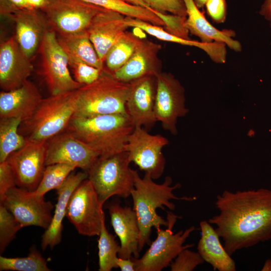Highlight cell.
<instances>
[{"label":"cell","instance_id":"43","mask_svg":"<svg viewBox=\"0 0 271 271\" xmlns=\"http://www.w3.org/2000/svg\"><path fill=\"white\" fill-rule=\"evenodd\" d=\"M13 5L20 8L25 9H32L27 3L26 0H7Z\"/></svg>","mask_w":271,"mask_h":271},{"label":"cell","instance_id":"33","mask_svg":"<svg viewBox=\"0 0 271 271\" xmlns=\"http://www.w3.org/2000/svg\"><path fill=\"white\" fill-rule=\"evenodd\" d=\"M0 270L50 271L46 259L36 249L24 257L0 256Z\"/></svg>","mask_w":271,"mask_h":271},{"label":"cell","instance_id":"7","mask_svg":"<svg viewBox=\"0 0 271 271\" xmlns=\"http://www.w3.org/2000/svg\"><path fill=\"white\" fill-rule=\"evenodd\" d=\"M180 217L168 213V225L166 229L157 228V236L141 258H133L135 271H161L171 262L183 249L193 244L184 245L186 239L196 228L194 226L174 233L173 228Z\"/></svg>","mask_w":271,"mask_h":271},{"label":"cell","instance_id":"14","mask_svg":"<svg viewBox=\"0 0 271 271\" xmlns=\"http://www.w3.org/2000/svg\"><path fill=\"white\" fill-rule=\"evenodd\" d=\"M155 114L164 129L177 134L179 117L188 112L185 106L184 89L180 82L170 74L159 73L156 76Z\"/></svg>","mask_w":271,"mask_h":271},{"label":"cell","instance_id":"1","mask_svg":"<svg viewBox=\"0 0 271 271\" xmlns=\"http://www.w3.org/2000/svg\"><path fill=\"white\" fill-rule=\"evenodd\" d=\"M215 204L219 214L208 221L230 255L271 239V190H225Z\"/></svg>","mask_w":271,"mask_h":271},{"label":"cell","instance_id":"8","mask_svg":"<svg viewBox=\"0 0 271 271\" xmlns=\"http://www.w3.org/2000/svg\"><path fill=\"white\" fill-rule=\"evenodd\" d=\"M40 55L39 74L50 95L77 89L83 85L70 73L68 57L58 42L56 33L48 30L38 49Z\"/></svg>","mask_w":271,"mask_h":271},{"label":"cell","instance_id":"16","mask_svg":"<svg viewBox=\"0 0 271 271\" xmlns=\"http://www.w3.org/2000/svg\"><path fill=\"white\" fill-rule=\"evenodd\" d=\"M99 157L67 130L47 141L46 166L66 164L87 172Z\"/></svg>","mask_w":271,"mask_h":271},{"label":"cell","instance_id":"10","mask_svg":"<svg viewBox=\"0 0 271 271\" xmlns=\"http://www.w3.org/2000/svg\"><path fill=\"white\" fill-rule=\"evenodd\" d=\"M66 217L79 234L89 237L99 235L105 222L103 205L88 179L72 193Z\"/></svg>","mask_w":271,"mask_h":271},{"label":"cell","instance_id":"32","mask_svg":"<svg viewBox=\"0 0 271 271\" xmlns=\"http://www.w3.org/2000/svg\"><path fill=\"white\" fill-rule=\"evenodd\" d=\"M76 168L74 166L62 163L46 166L38 187L32 192L44 196L49 191L56 190Z\"/></svg>","mask_w":271,"mask_h":271},{"label":"cell","instance_id":"17","mask_svg":"<svg viewBox=\"0 0 271 271\" xmlns=\"http://www.w3.org/2000/svg\"><path fill=\"white\" fill-rule=\"evenodd\" d=\"M34 70L31 59L19 45L16 36H12L0 45V87L8 91L21 87Z\"/></svg>","mask_w":271,"mask_h":271},{"label":"cell","instance_id":"44","mask_svg":"<svg viewBox=\"0 0 271 271\" xmlns=\"http://www.w3.org/2000/svg\"><path fill=\"white\" fill-rule=\"evenodd\" d=\"M126 2L132 4L134 6H137L145 8L148 10L154 12L155 14L156 13L153 11L145 3H144L142 0H124ZM157 15V14H156ZM158 16V15H157Z\"/></svg>","mask_w":271,"mask_h":271},{"label":"cell","instance_id":"35","mask_svg":"<svg viewBox=\"0 0 271 271\" xmlns=\"http://www.w3.org/2000/svg\"><path fill=\"white\" fill-rule=\"evenodd\" d=\"M164 22L167 13L187 18V10L183 0H142Z\"/></svg>","mask_w":271,"mask_h":271},{"label":"cell","instance_id":"4","mask_svg":"<svg viewBox=\"0 0 271 271\" xmlns=\"http://www.w3.org/2000/svg\"><path fill=\"white\" fill-rule=\"evenodd\" d=\"M77 103V89L43 98L32 116L22 121L19 132L28 140L47 142L66 130Z\"/></svg>","mask_w":271,"mask_h":271},{"label":"cell","instance_id":"13","mask_svg":"<svg viewBox=\"0 0 271 271\" xmlns=\"http://www.w3.org/2000/svg\"><path fill=\"white\" fill-rule=\"evenodd\" d=\"M40 9L17 7L7 0H1V14L16 24V38L21 48L30 59L38 50L49 30L46 19Z\"/></svg>","mask_w":271,"mask_h":271},{"label":"cell","instance_id":"28","mask_svg":"<svg viewBox=\"0 0 271 271\" xmlns=\"http://www.w3.org/2000/svg\"><path fill=\"white\" fill-rule=\"evenodd\" d=\"M140 36L126 31L107 52L105 70L112 74L130 58L142 40Z\"/></svg>","mask_w":271,"mask_h":271},{"label":"cell","instance_id":"37","mask_svg":"<svg viewBox=\"0 0 271 271\" xmlns=\"http://www.w3.org/2000/svg\"><path fill=\"white\" fill-rule=\"evenodd\" d=\"M204 262L198 252L186 248L179 253L170 266L171 271H192Z\"/></svg>","mask_w":271,"mask_h":271},{"label":"cell","instance_id":"5","mask_svg":"<svg viewBox=\"0 0 271 271\" xmlns=\"http://www.w3.org/2000/svg\"><path fill=\"white\" fill-rule=\"evenodd\" d=\"M131 88V82L120 81L103 70L96 81L77 89V108L74 115L127 114L125 103Z\"/></svg>","mask_w":271,"mask_h":271},{"label":"cell","instance_id":"46","mask_svg":"<svg viewBox=\"0 0 271 271\" xmlns=\"http://www.w3.org/2000/svg\"><path fill=\"white\" fill-rule=\"evenodd\" d=\"M207 1V0H194L195 5L199 9L203 8L205 6Z\"/></svg>","mask_w":271,"mask_h":271},{"label":"cell","instance_id":"23","mask_svg":"<svg viewBox=\"0 0 271 271\" xmlns=\"http://www.w3.org/2000/svg\"><path fill=\"white\" fill-rule=\"evenodd\" d=\"M88 179L87 172L71 173L57 190V202L51 222L42 235L41 247L53 248L58 244L62 238L63 220L66 216L69 199L76 188Z\"/></svg>","mask_w":271,"mask_h":271},{"label":"cell","instance_id":"42","mask_svg":"<svg viewBox=\"0 0 271 271\" xmlns=\"http://www.w3.org/2000/svg\"><path fill=\"white\" fill-rule=\"evenodd\" d=\"M28 5L32 8L41 9L48 3V0H26Z\"/></svg>","mask_w":271,"mask_h":271},{"label":"cell","instance_id":"18","mask_svg":"<svg viewBox=\"0 0 271 271\" xmlns=\"http://www.w3.org/2000/svg\"><path fill=\"white\" fill-rule=\"evenodd\" d=\"M125 17L117 12L103 9L94 17L87 30L103 64L108 51L128 28L125 22Z\"/></svg>","mask_w":271,"mask_h":271},{"label":"cell","instance_id":"27","mask_svg":"<svg viewBox=\"0 0 271 271\" xmlns=\"http://www.w3.org/2000/svg\"><path fill=\"white\" fill-rule=\"evenodd\" d=\"M57 39L68 57L79 60L102 70H104V64L100 61L87 31L58 35Z\"/></svg>","mask_w":271,"mask_h":271},{"label":"cell","instance_id":"12","mask_svg":"<svg viewBox=\"0 0 271 271\" xmlns=\"http://www.w3.org/2000/svg\"><path fill=\"white\" fill-rule=\"evenodd\" d=\"M13 215L22 227L36 226L47 229L53 217L54 206L43 196L18 186L9 189L0 201Z\"/></svg>","mask_w":271,"mask_h":271},{"label":"cell","instance_id":"24","mask_svg":"<svg viewBox=\"0 0 271 271\" xmlns=\"http://www.w3.org/2000/svg\"><path fill=\"white\" fill-rule=\"evenodd\" d=\"M187 10L185 27L189 32L199 37L202 42L223 43L236 52L241 50L240 43L233 37L232 31H220L213 27L195 5L194 0H183Z\"/></svg>","mask_w":271,"mask_h":271},{"label":"cell","instance_id":"6","mask_svg":"<svg viewBox=\"0 0 271 271\" xmlns=\"http://www.w3.org/2000/svg\"><path fill=\"white\" fill-rule=\"evenodd\" d=\"M127 152L109 157H98L87 172L88 179L103 205L110 197L116 195L124 198L131 195L134 188L132 169Z\"/></svg>","mask_w":271,"mask_h":271},{"label":"cell","instance_id":"21","mask_svg":"<svg viewBox=\"0 0 271 271\" xmlns=\"http://www.w3.org/2000/svg\"><path fill=\"white\" fill-rule=\"evenodd\" d=\"M36 85L29 80L21 87L0 92V118H30L43 99Z\"/></svg>","mask_w":271,"mask_h":271},{"label":"cell","instance_id":"40","mask_svg":"<svg viewBox=\"0 0 271 271\" xmlns=\"http://www.w3.org/2000/svg\"><path fill=\"white\" fill-rule=\"evenodd\" d=\"M117 268L121 271H135L134 261L130 258H123L118 256L115 260Z\"/></svg>","mask_w":271,"mask_h":271},{"label":"cell","instance_id":"11","mask_svg":"<svg viewBox=\"0 0 271 271\" xmlns=\"http://www.w3.org/2000/svg\"><path fill=\"white\" fill-rule=\"evenodd\" d=\"M168 144L166 138L150 134L143 127L137 126L128 138L124 151L131 162L155 180L164 173L166 160L162 150Z\"/></svg>","mask_w":271,"mask_h":271},{"label":"cell","instance_id":"9","mask_svg":"<svg viewBox=\"0 0 271 271\" xmlns=\"http://www.w3.org/2000/svg\"><path fill=\"white\" fill-rule=\"evenodd\" d=\"M103 9L82 0H48L40 9L50 29L58 35L87 31L93 19Z\"/></svg>","mask_w":271,"mask_h":271},{"label":"cell","instance_id":"36","mask_svg":"<svg viewBox=\"0 0 271 271\" xmlns=\"http://www.w3.org/2000/svg\"><path fill=\"white\" fill-rule=\"evenodd\" d=\"M68 60L74 79L83 85L96 81L103 71L73 58L68 57Z\"/></svg>","mask_w":271,"mask_h":271},{"label":"cell","instance_id":"34","mask_svg":"<svg viewBox=\"0 0 271 271\" xmlns=\"http://www.w3.org/2000/svg\"><path fill=\"white\" fill-rule=\"evenodd\" d=\"M23 227L13 215L0 203V253L2 254Z\"/></svg>","mask_w":271,"mask_h":271},{"label":"cell","instance_id":"41","mask_svg":"<svg viewBox=\"0 0 271 271\" xmlns=\"http://www.w3.org/2000/svg\"><path fill=\"white\" fill-rule=\"evenodd\" d=\"M259 13L269 22L271 29V0H264L261 6Z\"/></svg>","mask_w":271,"mask_h":271},{"label":"cell","instance_id":"39","mask_svg":"<svg viewBox=\"0 0 271 271\" xmlns=\"http://www.w3.org/2000/svg\"><path fill=\"white\" fill-rule=\"evenodd\" d=\"M207 13L217 23L225 21L226 15L225 0H207L205 5Z\"/></svg>","mask_w":271,"mask_h":271},{"label":"cell","instance_id":"20","mask_svg":"<svg viewBox=\"0 0 271 271\" xmlns=\"http://www.w3.org/2000/svg\"><path fill=\"white\" fill-rule=\"evenodd\" d=\"M111 224L120 240L118 256L139 258L140 229L136 212L129 207H122L116 202L107 206Z\"/></svg>","mask_w":271,"mask_h":271},{"label":"cell","instance_id":"3","mask_svg":"<svg viewBox=\"0 0 271 271\" xmlns=\"http://www.w3.org/2000/svg\"><path fill=\"white\" fill-rule=\"evenodd\" d=\"M134 176V188L130 196L133 200V209L136 213L140 229L139 242L140 251L145 244L150 241V237L153 227L156 229L163 225L168 226V221L158 214L157 209L164 210L166 206L171 210L175 209V204L171 200H181L192 201L195 197H178L173 191L181 187L177 183L174 186L172 179L167 176L163 183L158 184L154 181L151 177L145 173L143 178L140 177L138 172L133 170Z\"/></svg>","mask_w":271,"mask_h":271},{"label":"cell","instance_id":"19","mask_svg":"<svg viewBox=\"0 0 271 271\" xmlns=\"http://www.w3.org/2000/svg\"><path fill=\"white\" fill-rule=\"evenodd\" d=\"M131 82L125 103L126 113L135 126L151 127L157 121L155 114L156 76H146Z\"/></svg>","mask_w":271,"mask_h":271},{"label":"cell","instance_id":"45","mask_svg":"<svg viewBox=\"0 0 271 271\" xmlns=\"http://www.w3.org/2000/svg\"><path fill=\"white\" fill-rule=\"evenodd\" d=\"M262 271H271V259H267L261 269Z\"/></svg>","mask_w":271,"mask_h":271},{"label":"cell","instance_id":"38","mask_svg":"<svg viewBox=\"0 0 271 271\" xmlns=\"http://www.w3.org/2000/svg\"><path fill=\"white\" fill-rule=\"evenodd\" d=\"M15 186L16 178L11 167L6 161L0 163V201L6 192Z\"/></svg>","mask_w":271,"mask_h":271},{"label":"cell","instance_id":"22","mask_svg":"<svg viewBox=\"0 0 271 271\" xmlns=\"http://www.w3.org/2000/svg\"><path fill=\"white\" fill-rule=\"evenodd\" d=\"M160 45L142 39L128 61L112 75L117 79L131 82L141 78L157 76L161 72L157 62Z\"/></svg>","mask_w":271,"mask_h":271},{"label":"cell","instance_id":"2","mask_svg":"<svg viewBox=\"0 0 271 271\" xmlns=\"http://www.w3.org/2000/svg\"><path fill=\"white\" fill-rule=\"evenodd\" d=\"M134 127L127 114L74 115L65 130L88 146L99 157H106L124 151Z\"/></svg>","mask_w":271,"mask_h":271},{"label":"cell","instance_id":"31","mask_svg":"<svg viewBox=\"0 0 271 271\" xmlns=\"http://www.w3.org/2000/svg\"><path fill=\"white\" fill-rule=\"evenodd\" d=\"M98 240V270L110 271L117 268L115 260L120 249L115 236L108 232L103 222Z\"/></svg>","mask_w":271,"mask_h":271},{"label":"cell","instance_id":"30","mask_svg":"<svg viewBox=\"0 0 271 271\" xmlns=\"http://www.w3.org/2000/svg\"><path fill=\"white\" fill-rule=\"evenodd\" d=\"M22 120L18 118L0 119V163L6 161L9 156L22 148L27 139L19 132Z\"/></svg>","mask_w":271,"mask_h":271},{"label":"cell","instance_id":"15","mask_svg":"<svg viewBox=\"0 0 271 271\" xmlns=\"http://www.w3.org/2000/svg\"><path fill=\"white\" fill-rule=\"evenodd\" d=\"M47 142L27 140L25 144L10 154L6 161L11 167L17 186L30 191L38 187L46 167Z\"/></svg>","mask_w":271,"mask_h":271},{"label":"cell","instance_id":"25","mask_svg":"<svg viewBox=\"0 0 271 271\" xmlns=\"http://www.w3.org/2000/svg\"><path fill=\"white\" fill-rule=\"evenodd\" d=\"M201 238L197 250L204 261L209 263L214 270L235 271L234 260L222 245L219 234L208 221L200 222Z\"/></svg>","mask_w":271,"mask_h":271},{"label":"cell","instance_id":"26","mask_svg":"<svg viewBox=\"0 0 271 271\" xmlns=\"http://www.w3.org/2000/svg\"><path fill=\"white\" fill-rule=\"evenodd\" d=\"M125 22L128 27L139 29L156 38L184 45L194 46L205 51L215 63H224L226 58V45L218 42L204 43L190 39H185L165 31L161 27L156 26L139 19L125 17Z\"/></svg>","mask_w":271,"mask_h":271},{"label":"cell","instance_id":"29","mask_svg":"<svg viewBox=\"0 0 271 271\" xmlns=\"http://www.w3.org/2000/svg\"><path fill=\"white\" fill-rule=\"evenodd\" d=\"M87 3L112 10L126 16L146 22L159 27H165V22L154 12L134 6L124 0H82Z\"/></svg>","mask_w":271,"mask_h":271}]
</instances>
